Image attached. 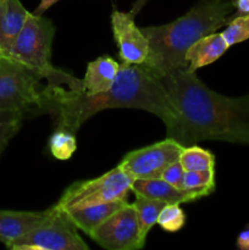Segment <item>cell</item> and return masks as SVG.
<instances>
[{
    "instance_id": "obj_21",
    "label": "cell",
    "mask_w": 249,
    "mask_h": 250,
    "mask_svg": "<svg viewBox=\"0 0 249 250\" xmlns=\"http://www.w3.org/2000/svg\"><path fill=\"white\" fill-rule=\"evenodd\" d=\"M26 112L21 110H0V156L12 137L20 131Z\"/></svg>"
},
{
    "instance_id": "obj_27",
    "label": "cell",
    "mask_w": 249,
    "mask_h": 250,
    "mask_svg": "<svg viewBox=\"0 0 249 250\" xmlns=\"http://www.w3.org/2000/svg\"><path fill=\"white\" fill-rule=\"evenodd\" d=\"M58 1H60V0H42L41 4H39L38 6H37V9L34 10L33 14L34 15H43L46 10L50 9V7L53 6L54 4H56Z\"/></svg>"
},
{
    "instance_id": "obj_9",
    "label": "cell",
    "mask_w": 249,
    "mask_h": 250,
    "mask_svg": "<svg viewBox=\"0 0 249 250\" xmlns=\"http://www.w3.org/2000/svg\"><path fill=\"white\" fill-rule=\"evenodd\" d=\"M89 237L107 250H136L145 246L141 237L136 208L129 203L110 215Z\"/></svg>"
},
{
    "instance_id": "obj_28",
    "label": "cell",
    "mask_w": 249,
    "mask_h": 250,
    "mask_svg": "<svg viewBox=\"0 0 249 250\" xmlns=\"http://www.w3.org/2000/svg\"><path fill=\"white\" fill-rule=\"evenodd\" d=\"M0 54H1V53H0Z\"/></svg>"
},
{
    "instance_id": "obj_7",
    "label": "cell",
    "mask_w": 249,
    "mask_h": 250,
    "mask_svg": "<svg viewBox=\"0 0 249 250\" xmlns=\"http://www.w3.org/2000/svg\"><path fill=\"white\" fill-rule=\"evenodd\" d=\"M133 180L119 166L97 178L78 181L65 189L55 207L62 210L127 199Z\"/></svg>"
},
{
    "instance_id": "obj_4",
    "label": "cell",
    "mask_w": 249,
    "mask_h": 250,
    "mask_svg": "<svg viewBox=\"0 0 249 250\" xmlns=\"http://www.w3.org/2000/svg\"><path fill=\"white\" fill-rule=\"evenodd\" d=\"M55 26L43 15L29 12L23 28L15 39L6 55L33 70L46 85H63L73 90H82V80L55 68L51 63V44Z\"/></svg>"
},
{
    "instance_id": "obj_22",
    "label": "cell",
    "mask_w": 249,
    "mask_h": 250,
    "mask_svg": "<svg viewBox=\"0 0 249 250\" xmlns=\"http://www.w3.org/2000/svg\"><path fill=\"white\" fill-rule=\"evenodd\" d=\"M222 36L229 46L249 39V14L233 15Z\"/></svg>"
},
{
    "instance_id": "obj_26",
    "label": "cell",
    "mask_w": 249,
    "mask_h": 250,
    "mask_svg": "<svg viewBox=\"0 0 249 250\" xmlns=\"http://www.w3.org/2000/svg\"><path fill=\"white\" fill-rule=\"evenodd\" d=\"M234 9L237 12L234 15H247L249 14V0H232Z\"/></svg>"
},
{
    "instance_id": "obj_12",
    "label": "cell",
    "mask_w": 249,
    "mask_h": 250,
    "mask_svg": "<svg viewBox=\"0 0 249 250\" xmlns=\"http://www.w3.org/2000/svg\"><path fill=\"white\" fill-rule=\"evenodd\" d=\"M49 210L50 209L43 211H16L0 209V242L6 247L11 244L41 224L48 216Z\"/></svg>"
},
{
    "instance_id": "obj_6",
    "label": "cell",
    "mask_w": 249,
    "mask_h": 250,
    "mask_svg": "<svg viewBox=\"0 0 249 250\" xmlns=\"http://www.w3.org/2000/svg\"><path fill=\"white\" fill-rule=\"evenodd\" d=\"M11 250H87L67 211L55 205L41 224L6 247Z\"/></svg>"
},
{
    "instance_id": "obj_17",
    "label": "cell",
    "mask_w": 249,
    "mask_h": 250,
    "mask_svg": "<svg viewBox=\"0 0 249 250\" xmlns=\"http://www.w3.org/2000/svg\"><path fill=\"white\" fill-rule=\"evenodd\" d=\"M134 195H136V200H134L133 205L136 208L137 217H138L141 237L143 241H145L151 227L158 224L159 214H160L161 209L166 205V203L139 194Z\"/></svg>"
},
{
    "instance_id": "obj_20",
    "label": "cell",
    "mask_w": 249,
    "mask_h": 250,
    "mask_svg": "<svg viewBox=\"0 0 249 250\" xmlns=\"http://www.w3.org/2000/svg\"><path fill=\"white\" fill-rule=\"evenodd\" d=\"M183 189L190 190L204 198L215 190V170L186 171Z\"/></svg>"
},
{
    "instance_id": "obj_16",
    "label": "cell",
    "mask_w": 249,
    "mask_h": 250,
    "mask_svg": "<svg viewBox=\"0 0 249 250\" xmlns=\"http://www.w3.org/2000/svg\"><path fill=\"white\" fill-rule=\"evenodd\" d=\"M126 203L124 199L114 200V202L89 205V207L80 208V209L65 210V211H67L77 229L89 236L94 231V229H97L103 221H105L110 215L117 211Z\"/></svg>"
},
{
    "instance_id": "obj_5",
    "label": "cell",
    "mask_w": 249,
    "mask_h": 250,
    "mask_svg": "<svg viewBox=\"0 0 249 250\" xmlns=\"http://www.w3.org/2000/svg\"><path fill=\"white\" fill-rule=\"evenodd\" d=\"M42 78L11 56L0 54V110H41Z\"/></svg>"
},
{
    "instance_id": "obj_8",
    "label": "cell",
    "mask_w": 249,
    "mask_h": 250,
    "mask_svg": "<svg viewBox=\"0 0 249 250\" xmlns=\"http://www.w3.org/2000/svg\"><path fill=\"white\" fill-rule=\"evenodd\" d=\"M183 148L176 139L166 137L158 143L129 151L119 167L133 181L160 178L168 165L180 160Z\"/></svg>"
},
{
    "instance_id": "obj_24",
    "label": "cell",
    "mask_w": 249,
    "mask_h": 250,
    "mask_svg": "<svg viewBox=\"0 0 249 250\" xmlns=\"http://www.w3.org/2000/svg\"><path fill=\"white\" fill-rule=\"evenodd\" d=\"M185 168L181 165L180 160L176 161V163L171 164L167 167L164 170V172L161 173V180L166 181L170 185L175 186L176 188H180L183 189V178H185Z\"/></svg>"
},
{
    "instance_id": "obj_10",
    "label": "cell",
    "mask_w": 249,
    "mask_h": 250,
    "mask_svg": "<svg viewBox=\"0 0 249 250\" xmlns=\"http://www.w3.org/2000/svg\"><path fill=\"white\" fill-rule=\"evenodd\" d=\"M111 28L119 45V55L124 65H142L149 54L148 38L134 21L131 12L115 10L111 14Z\"/></svg>"
},
{
    "instance_id": "obj_13",
    "label": "cell",
    "mask_w": 249,
    "mask_h": 250,
    "mask_svg": "<svg viewBox=\"0 0 249 250\" xmlns=\"http://www.w3.org/2000/svg\"><path fill=\"white\" fill-rule=\"evenodd\" d=\"M28 15L20 0H0V53H9Z\"/></svg>"
},
{
    "instance_id": "obj_11",
    "label": "cell",
    "mask_w": 249,
    "mask_h": 250,
    "mask_svg": "<svg viewBox=\"0 0 249 250\" xmlns=\"http://www.w3.org/2000/svg\"><path fill=\"white\" fill-rule=\"evenodd\" d=\"M131 192L151 199L160 200L166 204H185L202 199L199 194L187 189H180L161 178L151 180H134Z\"/></svg>"
},
{
    "instance_id": "obj_14",
    "label": "cell",
    "mask_w": 249,
    "mask_h": 250,
    "mask_svg": "<svg viewBox=\"0 0 249 250\" xmlns=\"http://www.w3.org/2000/svg\"><path fill=\"white\" fill-rule=\"evenodd\" d=\"M120 63L107 55L99 56L90 61L82 80V92L87 95L98 94L109 90L116 81Z\"/></svg>"
},
{
    "instance_id": "obj_1",
    "label": "cell",
    "mask_w": 249,
    "mask_h": 250,
    "mask_svg": "<svg viewBox=\"0 0 249 250\" xmlns=\"http://www.w3.org/2000/svg\"><path fill=\"white\" fill-rule=\"evenodd\" d=\"M177 115L166 125V137L183 146L202 141L249 146V94L231 98L210 89L187 68L160 77Z\"/></svg>"
},
{
    "instance_id": "obj_19",
    "label": "cell",
    "mask_w": 249,
    "mask_h": 250,
    "mask_svg": "<svg viewBox=\"0 0 249 250\" xmlns=\"http://www.w3.org/2000/svg\"><path fill=\"white\" fill-rule=\"evenodd\" d=\"M49 149L54 158L59 160H68L77 149L76 133L67 129L56 128L49 139Z\"/></svg>"
},
{
    "instance_id": "obj_3",
    "label": "cell",
    "mask_w": 249,
    "mask_h": 250,
    "mask_svg": "<svg viewBox=\"0 0 249 250\" xmlns=\"http://www.w3.org/2000/svg\"><path fill=\"white\" fill-rule=\"evenodd\" d=\"M232 0H199L183 16L161 26L143 27L149 54L142 65L156 77L187 68V50L202 37L214 33L229 22Z\"/></svg>"
},
{
    "instance_id": "obj_2",
    "label": "cell",
    "mask_w": 249,
    "mask_h": 250,
    "mask_svg": "<svg viewBox=\"0 0 249 250\" xmlns=\"http://www.w3.org/2000/svg\"><path fill=\"white\" fill-rule=\"evenodd\" d=\"M107 109H138L158 116L168 125L177 115L160 77L144 65L120 66L116 81L109 90L87 95L63 85L43 88L41 111L55 119L56 128L77 133L93 115Z\"/></svg>"
},
{
    "instance_id": "obj_23",
    "label": "cell",
    "mask_w": 249,
    "mask_h": 250,
    "mask_svg": "<svg viewBox=\"0 0 249 250\" xmlns=\"http://www.w3.org/2000/svg\"><path fill=\"white\" fill-rule=\"evenodd\" d=\"M181 204H166L161 209L158 217V224L166 232H178L186 225V214L180 207Z\"/></svg>"
},
{
    "instance_id": "obj_18",
    "label": "cell",
    "mask_w": 249,
    "mask_h": 250,
    "mask_svg": "<svg viewBox=\"0 0 249 250\" xmlns=\"http://www.w3.org/2000/svg\"><path fill=\"white\" fill-rule=\"evenodd\" d=\"M180 163L185 171L215 170L214 154L194 144L183 148L180 156Z\"/></svg>"
},
{
    "instance_id": "obj_15",
    "label": "cell",
    "mask_w": 249,
    "mask_h": 250,
    "mask_svg": "<svg viewBox=\"0 0 249 250\" xmlns=\"http://www.w3.org/2000/svg\"><path fill=\"white\" fill-rule=\"evenodd\" d=\"M229 45L225 41L222 33H210L208 36L198 39L187 50L186 60H187V70L195 72L198 68L204 67L215 62L221 58Z\"/></svg>"
},
{
    "instance_id": "obj_25",
    "label": "cell",
    "mask_w": 249,
    "mask_h": 250,
    "mask_svg": "<svg viewBox=\"0 0 249 250\" xmlns=\"http://www.w3.org/2000/svg\"><path fill=\"white\" fill-rule=\"evenodd\" d=\"M237 247L239 249L249 250V226H247L241 233L238 234L237 238Z\"/></svg>"
}]
</instances>
